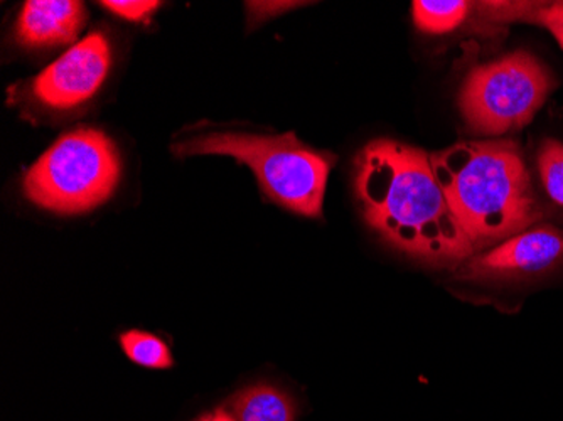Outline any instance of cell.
Returning a JSON list of instances; mask_svg holds the SVG:
<instances>
[{
    "label": "cell",
    "instance_id": "cell-1",
    "mask_svg": "<svg viewBox=\"0 0 563 421\" xmlns=\"http://www.w3.org/2000/svg\"><path fill=\"white\" fill-rule=\"evenodd\" d=\"M366 223L395 248L438 267L476 255L430 166V155L400 142H369L354 160Z\"/></svg>",
    "mask_w": 563,
    "mask_h": 421
},
{
    "label": "cell",
    "instance_id": "cell-2",
    "mask_svg": "<svg viewBox=\"0 0 563 421\" xmlns=\"http://www.w3.org/2000/svg\"><path fill=\"white\" fill-rule=\"evenodd\" d=\"M430 166L476 255L542 220L517 142H459L430 155Z\"/></svg>",
    "mask_w": 563,
    "mask_h": 421
},
{
    "label": "cell",
    "instance_id": "cell-3",
    "mask_svg": "<svg viewBox=\"0 0 563 421\" xmlns=\"http://www.w3.org/2000/svg\"><path fill=\"white\" fill-rule=\"evenodd\" d=\"M176 155H230L257 176L272 201L307 218L322 217L325 184L334 157L306 147L296 134L262 135L217 132L174 145Z\"/></svg>",
    "mask_w": 563,
    "mask_h": 421
},
{
    "label": "cell",
    "instance_id": "cell-4",
    "mask_svg": "<svg viewBox=\"0 0 563 421\" xmlns=\"http://www.w3.org/2000/svg\"><path fill=\"white\" fill-rule=\"evenodd\" d=\"M122 164L112 139L81 126L62 135L24 176L25 198L58 214H81L112 198Z\"/></svg>",
    "mask_w": 563,
    "mask_h": 421
},
{
    "label": "cell",
    "instance_id": "cell-5",
    "mask_svg": "<svg viewBox=\"0 0 563 421\" xmlns=\"http://www.w3.org/2000/svg\"><path fill=\"white\" fill-rule=\"evenodd\" d=\"M555 87L552 73L527 51L481 65L467 75L459 109L467 129L486 137L525 129Z\"/></svg>",
    "mask_w": 563,
    "mask_h": 421
},
{
    "label": "cell",
    "instance_id": "cell-6",
    "mask_svg": "<svg viewBox=\"0 0 563 421\" xmlns=\"http://www.w3.org/2000/svg\"><path fill=\"white\" fill-rule=\"evenodd\" d=\"M112 66V44L103 31L88 34L27 85L33 103L51 112H69L100 90Z\"/></svg>",
    "mask_w": 563,
    "mask_h": 421
},
{
    "label": "cell",
    "instance_id": "cell-7",
    "mask_svg": "<svg viewBox=\"0 0 563 421\" xmlns=\"http://www.w3.org/2000/svg\"><path fill=\"white\" fill-rule=\"evenodd\" d=\"M563 263V230L534 224L457 268L466 280H517L547 274Z\"/></svg>",
    "mask_w": 563,
    "mask_h": 421
},
{
    "label": "cell",
    "instance_id": "cell-8",
    "mask_svg": "<svg viewBox=\"0 0 563 421\" xmlns=\"http://www.w3.org/2000/svg\"><path fill=\"white\" fill-rule=\"evenodd\" d=\"M85 25V8L73 0H30L22 8L15 37L25 47L73 43Z\"/></svg>",
    "mask_w": 563,
    "mask_h": 421
},
{
    "label": "cell",
    "instance_id": "cell-9",
    "mask_svg": "<svg viewBox=\"0 0 563 421\" xmlns=\"http://www.w3.org/2000/svg\"><path fill=\"white\" fill-rule=\"evenodd\" d=\"M236 421H294L292 401L274 386L258 385L239 392L232 401Z\"/></svg>",
    "mask_w": 563,
    "mask_h": 421
},
{
    "label": "cell",
    "instance_id": "cell-10",
    "mask_svg": "<svg viewBox=\"0 0 563 421\" xmlns=\"http://www.w3.org/2000/svg\"><path fill=\"white\" fill-rule=\"evenodd\" d=\"M470 2L464 0H445V2H433V0H417L412 4L413 24L417 30L429 34H445L457 30L463 24L471 11Z\"/></svg>",
    "mask_w": 563,
    "mask_h": 421
},
{
    "label": "cell",
    "instance_id": "cell-11",
    "mask_svg": "<svg viewBox=\"0 0 563 421\" xmlns=\"http://www.w3.org/2000/svg\"><path fill=\"white\" fill-rule=\"evenodd\" d=\"M120 344L126 357L139 366L151 369H167L173 366L169 347L156 335L142 331H129L120 335Z\"/></svg>",
    "mask_w": 563,
    "mask_h": 421
},
{
    "label": "cell",
    "instance_id": "cell-12",
    "mask_svg": "<svg viewBox=\"0 0 563 421\" xmlns=\"http://www.w3.org/2000/svg\"><path fill=\"white\" fill-rule=\"evenodd\" d=\"M539 169L547 195L563 206V144L555 139L543 142L539 152Z\"/></svg>",
    "mask_w": 563,
    "mask_h": 421
},
{
    "label": "cell",
    "instance_id": "cell-13",
    "mask_svg": "<svg viewBox=\"0 0 563 421\" xmlns=\"http://www.w3.org/2000/svg\"><path fill=\"white\" fill-rule=\"evenodd\" d=\"M100 5L126 21L137 22L147 19L161 4L156 0H107Z\"/></svg>",
    "mask_w": 563,
    "mask_h": 421
},
{
    "label": "cell",
    "instance_id": "cell-14",
    "mask_svg": "<svg viewBox=\"0 0 563 421\" xmlns=\"http://www.w3.org/2000/svg\"><path fill=\"white\" fill-rule=\"evenodd\" d=\"M537 18H539L540 24L545 25L547 30L553 34L556 43L563 49V4H553L540 9Z\"/></svg>",
    "mask_w": 563,
    "mask_h": 421
},
{
    "label": "cell",
    "instance_id": "cell-15",
    "mask_svg": "<svg viewBox=\"0 0 563 421\" xmlns=\"http://www.w3.org/2000/svg\"><path fill=\"white\" fill-rule=\"evenodd\" d=\"M252 11H261L258 18L267 19L268 12H275V14H280V12L287 11V9L294 8L292 2H267V4H261V2H255V4H249Z\"/></svg>",
    "mask_w": 563,
    "mask_h": 421
},
{
    "label": "cell",
    "instance_id": "cell-16",
    "mask_svg": "<svg viewBox=\"0 0 563 421\" xmlns=\"http://www.w3.org/2000/svg\"><path fill=\"white\" fill-rule=\"evenodd\" d=\"M198 421H236V418L228 411L218 410L214 413L207 414V417L199 418Z\"/></svg>",
    "mask_w": 563,
    "mask_h": 421
}]
</instances>
